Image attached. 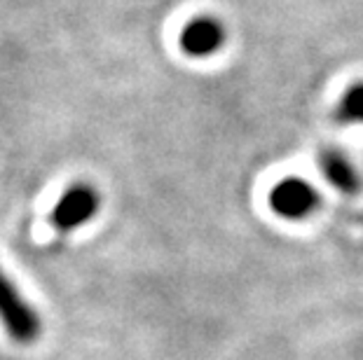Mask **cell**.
<instances>
[{
  "mask_svg": "<svg viewBox=\"0 0 363 360\" xmlns=\"http://www.w3.org/2000/svg\"><path fill=\"white\" fill-rule=\"evenodd\" d=\"M99 211V194L94 187L78 182V185L68 187L52 211V225L59 232H71V229L82 227L89 222Z\"/></svg>",
  "mask_w": 363,
  "mask_h": 360,
  "instance_id": "3957f363",
  "label": "cell"
},
{
  "mask_svg": "<svg viewBox=\"0 0 363 360\" xmlns=\"http://www.w3.org/2000/svg\"><path fill=\"white\" fill-rule=\"evenodd\" d=\"M225 45V26L213 17L192 19L181 33V47L188 57H211Z\"/></svg>",
  "mask_w": 363,
  "mask_h": 360,
  "instance_id": "277c9868",
  "label": "cell"
},
{
  "mask_svg": "<svg viewBox=\"0 0 363 360\" xmlns=\"http://www.w3.org/2000/svg\"><path fill=\"white\" fill-rule=\"evenodd\" d=\"M319 192L303 178H284L269 192V209L286 220H303L312 216L319 209Z\"/></svg>",
  "mask_w": 363,
  "mask_h": 360,
  "instance_id": "7a4b0ae2",
  "label": "cell"
},
{
  "mask_svg": "<svg viewBox=\"0 0 363 360\" xmlns=\"http://www.w3.org/2000/svg\"><path fill=\"white\" fill-rule=\"evenodd\" d=\"M335 120L340 124H363V82L352 84L342 94L335 108Z\"/></svg>",
  "mask_w": 363,
  "mask_h": 360,
  "instance_id": "8992f818",
  "label": "cell"
},
{
  "mask_svg": "<svg viewBox=\"0 0 363 360\" xmlns=\"http://www.w3.org/2000/svg\"><path fill=\"white\" fill-rule=\"evenodd\" d=\"M0 323L17 344H33L40 335V318L17 286L0 272Z\"/></svg>",
  "mask_w": 363,
  "mask_h": 360,
  "instance_id": "6da1fadb",
  "label": "cell"
},
{
  "mask_svg": "<svg viewBox=\"0 0 363 360\" xmlns=\"http://www.w3.org/2000/svg\"><path fill=\"white\" fill-rule=\"evenodd\" d=\"M321 173L342 194H357L361 190V175L354 168L352 159L335 148L321 152Z\"/></svg>",
  "mask_w": 363,
  "mask_h": 360,
  "instance_id": "5b68a950",
  "label": "cell"
}]
</instances>
